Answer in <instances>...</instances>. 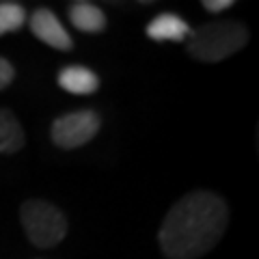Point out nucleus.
Listing matches in <instances>:
<instances>
[{"mask_svg":"<svg viewBox=\"0 0 259 259\" xmlns=\"http://www.w3.org/2000/svg\"><path fill=\"white\" fill-rule=\"evenodd\" d=\"M229 205L212 190H194L177 199L160 225L158 242L168 259H199L223 240Z\"/></svg>","mask_w":259,"mask_h":259,"instance_id":"f257e3e1","label":"nucleus"},{"mask_svg":"<svg viewBox=\"0 0 259 259\" xmlns=\"http://www.w3.org/2000/svg\"><path fill=\"white\" fill-rule=\"evenodd\" d=\"M248 44V28L242 22L218 20L207 22L190 32L186 50L203 63H221Z\"/></svg>","mask_w":259,"mask_h":259,"instance_id":"f03ea898","label":"nucleus"},{"mask_svg":"<svg viewBox=\"0 0 259 259\" xmlns=\"http://www.w3.org/2000/svg\"><path fill=\"white\" fill-rule=\"evenodd\" d=\"M20 221L28 240L39 248L56 246L67 236V218L56 205L44 199H30L20 207Z\"/></svg>","mask_w":259,"mask_h":259,"instance_id":"7ed1b4c3","label":"nucleus"},{"mask_svg":"<svg viewBox=\"0 0 259 259\" xmlns=\"http://www.w3.org/2000/svg\"><path fill=\"white\" fill-rule=\"evenodd\" d=\"M100 132V117L93 110H74L67 112L52 123V143L61 149H78L95 139Z\"/></svg>","mask_w":259,"mask_h":259,"instance_id":"20e7f679","label":"nucleus"},{"mask_svg":"<svg viewBox=\"0 0 259 259\" xmlns=\"http://www.w3.org/2000/svg\"><path fill=\"white\" fill-rule=\"evenodd\" d=\"M30 30L39 41L48 44L54 50L61 52H69L74 48V41H71L69 32L65 30V26L61 24V20L50 11V9H37L30 15Z\"/></svg>","mask_w":259,"mask_h":259,"instance_id":"39448f33","label":"nucleus"},{"mask_svg":"<svg viewBox=\"0 0 259 259\" xmlns=\"http://www.w3.org/2000/svg\"><path fill=\"white\" fill-rule=\"evenodd\" d=\"M145 32H147V37L151 41H186V39L190 37L192 28L180 18V15L160 13L147 24Z\"/></svg>","mask_w":259,"mask_h":259,"instance_id":"423d86ee","label":"nucleus"},{"mask_svg":"<svg viewBox=\"0 0 259 259\" xmlns=\"http://www.w3.org/2000/svg\"><path fill=\"white\" fill-rule=\"evenodd\" d=\"M59 87L74 95H91L100 89V78L82 65H67L59 71Z\"/></svg>","mask_w":259,"mask_h":259,"instance_id":"0eeeda50","label":"nucleus"},{"mask_svg":"<svg viewBox=\"0 0 259 259\" xmlns=\"http://www.w3.org/2000/svg\"><path fill=\"white\" fill-rule=\"evenodd\" d=\"M69 22L82 32H102L106 28V15H104V11L97 5L84 3V0L69 5Z\"/></svg>","mask_w":259,"mask_h":259,"instance_id":"6e6552de","label":"nucleus"},{"mask_svg":"<svg viewBox=\"0 0 259 259\" xmlns=\"http://www.w3.org/2000/svg\"><path fill=\"white\" fill-rule=\"evenodd\" d=\"M24 143L26 136L18 117L9 108H0V153H18Z\"/></svg>","mask_w":259,"mask_h":259,"instance_id":"1a4fd4ad","label":"nucleus"},{"mask_svg":"<svg viewBox=\"0 0 259 259\" xmlns=\"http://www.w3.org/2000/svg\"><path fill=\"white\" fill-rule=\"evenodd\" d=\"M26 24V11L18 3H0V37L15 32Z\"/></svg>","mask_w":259,"mask_h":259,"instance_id":"9d476101","label":"nucleus"},{"mask_svg":"<svg viewBox=\"0 0 259 259\" xmlns=\"http://www.w3.org/2000/svg\"><path fill=\"white\" fill-rule=\"evenodd\" d=\"M13 78H15L13 65L7 61V59H3V56H0V91L11 84V82H13Z\"/></svg>","mask_w":259,"mask_h":259,"instance_id":"9b49d317","label":"nucleus"},{"mask_svg":"<svg viewBox=\"0 0 259 259\" xmlns=\"http://www.w3.org/2000/svg\"><path fill=\"white\" fill-rule=\"evenodd\" d=\"M201 5H203V9L209 11V13H221L225 9H229L233 3H231V0H203Z\"/></svg>","mask_w":259,"mask_h":259,"instance_id":"f8f14e48","label":"nucleus"}]
</instances>
